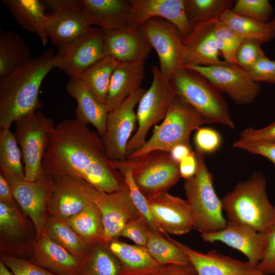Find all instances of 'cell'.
Here are the masks:
<instances>
[{
    "label": "cell",
    "mask_w": 275,
    "mask_h": 275,
    "mask_svg": "<svg viewBox=\"0 0 275 275\" xmlns=\"http://www.w3.org/2000/svg\"><path fill=\"white\" fill-rule=\"evenodd\" d=\"M42 163L51 176L81 180L107 193L118 190L124 181L111 164L102 138L75 119L56 125Z\"/></svg>",
    "instance_id": "6da1fadb"
},
{
    "label": "cell",
    "mask_w": 275,
    "mask_h": 275,
    "mask_svg": "<svg viewBox=\"0 0 275 275\" xmlns=\"http://www.w3.org/2000/svg\"><path fill=\"white\" fill-rule=\"evenodd\" d=\"M55 57L49 49L0 78V128H10L17 120L41 107L40 88L56 68Z\"/></svg>",
    "instance_id": "7a4b0ae2"
},
{
    "label": "cell",
    "mask_w": 275,
    "mask_h": 275,
    "mask_svg": "<svg viewBox=\"0 0 275 275\" xmlns=\"http://www.w3.org/2000/svg\"><path fill=\"white\" fill-rule=\"evenodd\" d=\"M227 221L245 224L267 234L275 226V206L266 192V179L260 172L240 181L222 198Z\"/></svg>",
    "instance_id": "3957f363"
},
{
    "label": "cell",
    "mask_w": 275,
    "mask_h": 275,
    "mask_svg": "<svg viewBox=\"0 0 275 275\" xmlns=\"http://www.w3.org/2000/svg\"><path fill=\"white\" fill-rule=\"evenodd\" d=\"M195 152L197 173L184 183L191 212L193 229L201 234L216 232L226 227L227 221L223 216L222 200L214 188L213 177L206 165L204 153L197 150Z\"/></svg>",
    "instance_id": "277c9868"
},
{
    "label": "cell",
    "mask_w": 275,
    "mask_h": 275,
    "mask_svg": "<svg viewBox=\"0 0 275 275\" xmlns=\"http://www.w3.org/2000/svg\"><path fill=\"white\" fill-rule=\"evenodd\" d=\"M170 81L176 95L196 109L210 124L234 128L225 99L203 75L183 67L173 74Z\"/></svg>",
    "instance_id": "5b68a950"
},
{
    "label": "cell",
    "mask_w": 275,
    "mask_h": 275,
    "mask_svg": "<svg viewBox=\"0 0 275 275\" xmlns=\"http://www.w3.org/2000/svg\"><path fill=\"white\" fill-rule=\"evenodd\" d=\"M205 124L210 123L196 109L177 95L162 123L154 126L150 138L127 158L154 151L169 153L179 144L191 145V133Z\"/></svg>",
    "instance_id": "8992f818"
},
{
    "label": "cell",
    "mask_w": 275,
    "mask_h": 275,
    "mask_svg": "<svg viewBox=\"0 0 275 275\" xmlns=\"http://www.w3.org/2000/svg\"><path fill=\"white\" fill-rule=\"evenodd\" d=\"M151 71V85L138 103V126L128 143L127 157L143 146L150 129L164 119L177 96L170 79L161 73L159 67L153 66Z\"/></svg>",
    "instance_id": "52a82bcc"
},
{
    "label": "cell",
    "mask_w": 275,
    "mask_h": 275,
    "mask_svg": "<svg viewBox=\"0 0 275 275\" xmlns=\"http://www.w3.org/2000/svg\"><path fill=\"white\" fill-rule=\"evenodd\" d=\"M15 123L14 134L21 152L24 180L35 181L41 173L43 157L56 125L51 118L38 111L20 118Z\"/></svg>",
    "instance_id": "ba28073f"
},
{
    "label": "cell",
    "mask_w": 275,
    "mask_h": 275,
    "mask_svg": "<svg viewBox=\"0 0 275 275\" xmlns=\"http://www.w3.org/2000/svg\"><path fill=\"white\" fill-rule=\"evenodd\" d=\"M113 161L131 169L134 182L145 196L167 191L181 177L179 164L169 152L154 151L135 158Z\"/></svg>",
    "instance_id": "9c48e42d"
},
{
    "label": "cell",
    "mask_w": 275,
    "mask_h": 275,
    "mask_svg": "<svg viewBox=\"0 0 275 275\" xmlns=\"http://www.w3.org/2000/svg\"><path fill=\"white\" fill-rule=\"evenodd\" d=\"M105 56L104 31L91 26L72 41L58 47L55 57L56 68L69 78H78Z\"/></svg>",
    "instance_id": "30bf717a"
},
{
    "label": "cell",
    "mask_w": 275,
    "mask_h": 275,
    "mask_svg": "<svg viewBox=\"0 0 275 275\" xmlns=\"http://www.w3.org/2000/svg\"><path fill=\"white\" fill-rule=\"evenodd\" d=\"M139 28L158 55L160 72L170 79L184 67L186 48L183 36L175 25L162 18H151Z\"/></svg>",
    "instance_id": "8fae6325"
},
{
    "label": "cell",
    "mask_w": 275,
    "mask_h": 275,
    "mask_svg": "<svg viewBox=\"0 0 275 275\" xmlns=\"http://www.w3.org/2000/svg\"><path fill=\"white\" fill-rule=\"evenodd\" d=\"M92 201L99 208L104 227L103 243L107 245L120 236L126 223L140 216L130 198L124 180L120 188L113 193L98 190L88 183Z\"/></svg>",
    "instance_id": "7c38bea8"
},
{
    "label": "cell",
    "mask_w": 275,
    "mask_h": 275,
    "mask_svg": "<svg viewBox=\"0 0 275 275\" xmlns=\"http://www.w3.org/2000/svg\"><path fill=\"white\" fill-rule=\"evenodd\" d=\"M207 78L221 92L226 93L236 104L252 103L261 92L259 83L247 71L237 64H224L210 66H185Z\"/></svg>",
    "instance_id": "4fadbf2b"
},
{
    "label": "cell",
    "mask_w": 275,
    "mask_h": 275,
    "mask_svg": "<svg viewBox=\"0 0 275 275\" xmlns=\"http://www.w3.org/2000/svg\"><path fill=\"white\" fill-rule=\"evenodd\" d=\"M146 91L140 88L108 113L106 131L102 139L109 160L122 161L126 159L127 146L137 123L134 108Z\"/></svg>",
    "instance_id": "5bb4252c"
},
{
    "label": "cell",
    "mask_w": 275,
    "mask_h": 275,
    "mask_svg": "<svg viewBox=\"0 0 275 275\" xmlns=\"http://www.w3.org/2000/svg\"><path fill=\"white\" fill-rule=\"evenodd\" d=\"M42 2L51 10L46 16L47 34L58 47L72 41L91 27L82 16L80 0Z\"/></svg>",
    "instance_id": "9a60e30c"
},
{
    "label": "cell",
    "mask_w": 275,
    "mask_h": 275,
    "mask_svg": "<svg viewBox=\"0 0 275 275\" xmlns=\"http://www.w3.org/2000/svg\"><path fill=\"white\" fill-rule=\"evenodd\" d=\"M5 178L10 185L14 198L32 221L39 237L44 230L47 221L46 211L52 186V176L43 166L41 173L35 181Z\"/></svg>",
    "instance_id": "2e32d148"
},
{
    "label": "cell",
    "mask_w": 275,
    "mask_h": 275,
    "mask_svg": "<svg viewBox=\"0 0 275 275\" xmlns=\"http://www.w3.org/2000/svg\"><path fill=\"white\" fill-rule=\"evenodd\" d=\"M129 2L131 6L129 28H138L151 18H162L175 25L184 39L195 26L187 15L185 0H129Z\"/></svg>",
    "instance_id": "e0dca14e"
},
{
    "label": "cell",
    "mask_w": 275,
    "mask_h": 275,
    "mask_svg": "<svg viewBox=\"0 0 275 275\" xmlns=\"http://www.w3.org/2000/svg\"><path fill=\"white\" fill-rule=\"evenodd\" d=\"M51 176L52 186L47 206L50 216L65 221L92 202L88 183L66 176Z\"/></svg>",
    "instance_id": "ac0fdd59"
},
{
    "label": "cell",
    "mask_w": 275,
    "mask_h": 275,
    "mask_svg": "<svg viewBox=\"0 0 275 275\" xmlns=\"http://www.w3.org/2000/svg\"><path fill=\"white\" fill-rule=\"evenodd\" d=\"M152 214L168 234L181 235L193 229L189 205L182 199L162 191L146 196Z\"/></svg>",
    "instance_id": "d6986e66"
},
{
    "label": "cell",
    "mask_w": 275,
    "mask_h": 275,
    "mask_svg": "<svg viewBox=\"0 0 275 275\" xmlns=\"http://www.w3.org/2000/svg\"><path fill=\"white\" fill-rule=\"evenodd\" d=\"M201 237L204 241H220L238 250L255 267L264 257L267 241V234L259 232L250 226L228 221L222 230L201 234Z\"/></svg>",
    "instance_id": "ffe728a7"
},
{
    "label": "cell",
    "mask_w": 275,
    "mask_h": 275,
    "mask_svg": "<svg viewBox=\"0 0 275 275\" xmlns=\"http://www.w3.org/2000/svg\"><path fill=\"white\" fill-rule=\"evenodd\" d=\"M167 238L185 254L197 275H266L248 261L233 258L215 250L202 253L169 236Z\"/></svg>",
    "instance_id": "44dd1931"
},
{
    "label": "cell",
    "mask_w": 275,
    "mask_h": 275,
    "mask_svg": "<svg viewBox=\"0 0 275 275\" xmlns=\"http://www.w3.org/2000/svg\"><path fill=\"white\" fill-rule=\"evenodd\" d=\"M104 31L106 55L119 63L145 62L152 49L140 28Z\"/></svg>",
    "instance_id": "7402d4cb"
},
{
    "label": "cell",
    "mask_w": 275,
    "mask_h": 275,
    "mask_svg": "<svg viewBox=\"0 0 275 275\" xmlns=\"http://www.w3.org/2000/svg\"><path fill=\"white\" fill-rule=\"evenodd\" d=\"M82 16L91 26L109 31L129 28L131 6L129 1L80 0Z\"/></svg>",
    "instance_id": "603a6c76"
},
{
    "label": "cell",
    "mask_w": 275,
    "mask_h": 275,
    "mask_svg": "<svg viewBox=\"0 0 275 275\" xmlns=\"http://www.w3.org/2000/svg\"><path fill=\"white\" fill-rule=\"evenodd\" d=\"M213 19L195 25L190 35L184 39L186 55L184 67L210 66L226 64L219 59Z\"/></svg>",
    "instance_id": "cb8c5ba5"
},
{
    "label": "cell",
    "mask_w": 275,
    "mask_h": 275,
    "mask_svg": "<svg viewBox=\"0 0 275 275\" xmlns=\"http://www.w3.org/2000/svg\"><path fill=\"white\" fill-rule=\"evenodd\" d=\"M33 262L57 275H76L81 262L44 231L35 245Z\"/></svg>",
    "instance_id": "d4e9b609"
},
{
    "label": "cell",
    "mask_w": 275,
    "mask_h": 275,
    "mask_svg": "<svg viewBox=\"0 0 275 275\" xmlns=\"http://www.w3.org/2000/svg\"><path fill=\"white\" fill-rule=\"evenodd\" d=\"M67 93L76 101L75 119L88 125L92 124L102 138L106 131L108 113L79 78H70L66 85Z\"/></svg>",
    "instance_id": "484cf974"
},
{
    "label": "cell",
    "mask_w": 275,
    "mask_h": 275,
    "mask_svg": "<svg viewBox=\"0 0 275 275\" xmlns=\"http://www.w3.org/2000/svg\"><path fill=\"white\" fill-rule=\"evenodd\" d=\"M144 76V62L120 63L112 74L104 104L108 113L141 88Z\"/></svg>",
    "instance_id": "4316f807"
},
{
    "label": "cell",
    "mask_w": 275,
    "mask_h": 275,
    "mask_svg": "<svg viewBox=\"0 0 275 275\" xmlns=\"http://www.w3.org/2000/svg\"><path fill=\"white\" fill-rule=\"evenodd\" d=\"M2 3L21 27L35 34L43 45L47 44L49 38L45 28L46 6L42 1L3 0Z\"/></svg>",
    "instance_id": "83f0119b"
},
{
    "label": "cell",
    "mask_w": 275,
    "mask_h": 275,
    "mask_svg": "<svg viewBox=\"0 0 275 275\" xmlns=\"http://www.w3.org/2000/svg\"><path fill=\"white\" fill-rule=\"evenodd\" d=\"M31 54L22 37L13 31H0V78L29 62Z\"/></svg>",
    "instance_id": "f1b7e54d"
},
{
    "label": "cell",
    "mask_w": 275,
    "mask_h": 275,
    "mask_svg": "<svg viewBox=\"0 0 275 275\" xmlns=\"http://www.w3.org/2000/svg\"><path fill=\"white\" fill-rule=\"evenodd\" d=\"M64 221L90 246L103 244L102 217L93 201L80 212Z\"/></svg>",
    "instance_id": "f546056e"
},
{
    "label": "cell",
    "mask_w": 275,
    "mask_h": 275,
    "mask_svg": "<svg viewBox=\"0 0 275 275\" xmlns=\"http://www.w3.org/2000/svg\"><path fill=\"white\" fill-rule=\"evenodd\" d=\"M107 247L121 262L124 270L150 271L157 270L162 266L150 255L145 247L117 240L111 242Z\"/></svg>",
    "instance_id": "4dcf8cb0"
},
{
    "label": "cell",
    "mask_w": 275,
    "mask_h": 275,
    "mask_svg": "<svg viewBox=\"0 0 275 275\" xmlns=\"http://www.w3.org/2000/svg\"><path fill=\"white\" fill-rule=\"evenodd\" d=\"M120 63L106 55L88 68L78 78L96 99L104 105L112 74Z\"/></svg>",
    "instance_id": "1f68e13d"
},
{
    "label": "cell",
    "mask_w": 275,
    "mask_h": 275,
    "mask_svg": "<svg viewBox=\"0 0 275 275\" xmlns=\"http://www.w3.org/2000/svg\"><path fill=\"white\" fill-rule=\"evenodd\" d=\"M44 231L81 262L87 257L92 246L88 245L65 221L50 216L46 221Z\"/></svg>",
    "instance_id": "d6a6232c"
},
{
    "label": "cell",
    "mask_w": 275,
    "mask_h": 275,
    "mask_svg": "<svg viewBox=\"0 0 275 275\" xmlns=\"http://www.w3.org/2000/svg\"><path fill=\"white\" fill-rule=\"evenodd\" d=\"M122 265L107 245L98 244L91 247L76 275H120Z\"/></svg>",
    "instance_id": "836d02e7"
},
{
    "label": "cell",
    "mask_w": 275,
    "mask_h": 275,
    "mask_svg": "<svg viewBox=\"0 0 275 275\" xmlns=\"http://www.w3.org/2000/svg\"><path fill=\"white\" fill-rule=\"evenodd\" d=\"M16 138L9 128L0 129V170L6 178L24 179L22 154Z\"/></svg>",
    "instance_id": "e575fe53"
},
{
    "label": "cell",
    "mask_w": 275,
    "mask_h": 275,
    "mask_svg": "<svg viewBox=\"0 0 275 275\" xmlns=\"http://www.w3.org/2000/svg\"><path fill=\"white\" fill-rule=\"evenodd\" d=\"M243 39L257 40L268 43L275 38L267 23L240 16L231 10L227 11L219 19Z\"/></svg>",
    "instance_id": "d590c367"
},
{
    "label": "cell",
    "mask_w": 275,
    "mask_h": 275,
    "mask_svg": "<svg viewBox=\"0 0 275 275\" xmlns=\"http://www.w3.org/2000/svg\"><path fill=\"white\" fill-rule=\"evenodd\" d=\"M145 248L161 266L190 264L187 256L179 248L155 230L150 229Z\"/></svg>",
    "instance_id": "8d00e7d4"
},
{
    "label": "cell",
    "mask_w": 275,
    "mask_h": 275,
    "mask_svg": "<svg viewBox=\"0 0 275 275\" xmlns=\"http://www.w3.org/2000/svg\"><path fill=\"white\" fill-rule=\"evenodd\" d=\"M112 166L123 176L126 184L132 202L139 215L147 223L151 229L155 230L167 237L168 234L160 227L154 218L146 196L142 193L133 179L130 167L118 164L110 160Z\"/></svg>",
    "instance_id": "74e56055"
},
{
    "label": "cell",
    "mask_w": 275,
    "mask_h": 275,
    "mask_svg": "<svg viewBox=\"0 0 275 275\" xmlns=\"http://www.w3.org/2000/svg\"><path fill=\"white\" fill-rule=\"evenodd\" d=\"M234 1L232 0H185L187 15L195 25L207 21L218 19L231 10Z\"/></svg>",
    "instance_id": "f35d334b"
},
{
    "label": "cell",
    "mask_w": 275,
    "mask_h": 275,
    "mask_svg": "<svg viewBox=\"0 0 275 275\" xmlns=\"http://www.w3.org/2000/svg\"><path fill=\"white\" fill-rule=\"evenodd\" d=\"M214 34L217 46L224 61L229 64H237L236 53L244 39L219 20L215 21Z\"/></svg>",
    "instance_id": "ab89813d"
},
{
    "label": "cell",
    "mask_w": 275,
    "mask_h": 275,
    "mask_svg": "<svg viewBox=\"0 0 275 275\" xmlns=\"http://www.w3.org/2000/svg\"><path fill=\"white\" fill-rule=\"evenodd\" d=\"M231 10L235 14L264 23L269 22L273 7L268 0H237Z\"/></svg>",
    "instance_id": "60d3db41"
},
{
    "label": "cell",
    "mask_w": 275,
    "mask_h": 275,
    "mask_svg": "<svg viewBox=\"0 0 275 275\" xmlns=\"http://www.w3.org/2000/svg\"><path fill=\"white\" fill-rule=\"evenodd\" d=\"M0 229L12 238H18L22 236V222L14 204L0 202Z\"/></svg>",
    "instance_id": "b9f144b4"
},
{
    "label": "cell",
    "mask_w": 275,
    "mask_h": 275,
    "mask_svg": "<svg viewBox=\"0 0 275 275\" xmlns=\"http://www.w3.org/2000/svg\"><path fill=\"white\" fill-rule=\"evenodd\" d=\"M262 42L254 39H244L236 53L237 64L246 71L265 56L261 48Z\"/></svg>",
    "instance_id": "7bdbcfd3"
},
{
    "label": "cell",
    "mask_w": 275,
    "mask_h": 275,
    "mask_svg": "<svg viewBox=\"0 0 275 275\" xmlns=\"http://www.w3.org/2000/svg\"><path fill=\"white\" fill-rule=\"evenodd\" d=\"M150 228L141 216L128 221L120 236L127 238L138 245L145 247L147 242Z\"/></svg>",
    "instance_id": "ee69618b"
},
{
    "label": "cell",
    "mask_w": 275,
    "mask_h": 275,
    "mask_svg": "<svg viewBox=\"0 0 275 275\" xmlns=\"http://www.w3.org/2000/svg\"><path fill=\"white\" fill-rule=\"evenodd\" d=\"M1 261L14 275H57L33 262L18 258L5 257Z\"/></svg>",
    "instance_id": "f6af8a7d"
},
{
    "label": "cell",
    "mask_w": 275,
    "mask_h": 275,
    "mask_svg": "<svg viewBox=\"0 0 275 275\" xmlns=\"http://www.w3.org/2000/svg\"><path fill=\"white\" fill-rule=\"evenodd\" d=\"M222 138L215 130L208 127H200L195 135L196 150L203 153H211L220 147Z\"/></svg>",
    "instance_id": "bcb514c9"
},
{
    "label": "cell",
    "mask_w": 275,
    "mask_h": 275,
    "mask_svg": "<svg viewBox=\"0 0 275 275\" xmlns=\"http://www.w3.org/2000/svg\"><path fill=\"white\" fill-rule=\"evenodd\" d=\"M247 72L255 82L275 85V61L265 55L258 60Z\"/></svg>",
    "instance_id": "7dc6e473"
},
{
    "label": "cell",
    "mask_w": 275,
    "mask_h": 275,
    "mask_svg": "<svg viewBox=\"0 0 275 275\" xmlns=\"http://www.w3.org/2000/svg\"><path fill=\"white\" fill-rule=\"evenodd\" d=\"M233 146L253 154L263 156L275 166V142L245 141L238 140L233 143Z\"/></svg>",
    "instance_id": "c3c4849f"
},
{
    "label": "cell",
    "mask_w": 275,
    "mask_h": 275,
    "mask_svg": "<svg viewBox=\"0 0 275 275\" xmlns=\"http://www.w3.org/2000/svg\"><path fill=\"white\" fill-rule=\"evenodd\" d=\"M257 268L264 274L275 275V226L267 234L265 254Z\"/></svg>",
    "instance_id": "681fc988"
},
{
    "label": "cell",
    "mask_w": 275,
    "mask_h": 275,
    "mask_svg": "<svg viewBox=\"0 0 275 275\" xmlns=\"http://www.w3.org/2000/svg\"><path fill=\"white\" fill-rule=\"evenodd\" d=\"M120 275H197L191 264L186 265H167L150 271L130 272L122 269Z\"/></svg>",
    "instance_id": "f907efd6"
},
{
    "label": "cell",
    "mask_w": 275,
    "mask_h": 275,
    "mask_svg": "<svg viewBox=\"0 0 275 275\" xmlns=\"http://www.w3.org/2000/svg\"><path fill=\"white\" fill-rule=\"evenodd\" d=\"M239 140L275 142V121L263 128L244 129L240 133Z\"/></svg>",
    "instance_id": "816d5d0a"
},
{
    "label": "cell",
    "mask_w": 275,
    "mask_h": 275,
    "mask_svg": "<svg viewBox=\"0 0 275 275\" xmlns=\"http://www.w3.org/2000/svg\"><path fill=\"white\" fill-rule=\"evenodd\" d=\"M179 164L181 177L186 180L194 177L198 170V160L196 152L193 151Z\"/></svg>",
    "instance_id": "f5cc1de1"
},
{
    "label": "cell",
    "mask_w": 275,
    "mask_h": 275,
    "mask_svg": "<svg viewBox=\"0 0 275 275\" xmlns=\"http://www.w3.org/2000/svg\"><path fill=\"white\" fill-rule=\"evenodd\" d=\"M13 195L8 181L0 174V202L13 204Z\"/></svg>",
    "instance_id": "db71d44e"
},
{
    "label": "cell",
    "mask_w": 275,
    "mask_h": 275,
    "mask_svg": "<svg viewBox=\"0 0 275 275\" xmlns=\"http://www.w3.org/2000/svg\"><path fill=\"white\" fill-rule=\"evenodd\" d=\"M193 152L191 145L179 144L175 146L169 152L172 158L179 162Z\"/></svg>",
    "instance_id": "11a10c76"
},
{
    "label": "cell",
    "mask_w": 275,
    "mask_h": 275,
    "mask_svg": "<svg viewBox=\"0 0 275 275\" xmlns=\"http://www.w3.org/2000/svg\"><path fill=\"white\" fill-rule=\"evenodd\" d=\"M0 275H14L2 261H0Z\"/></svg>",
    "instance_id": "9f6ffc18"
},
{
    "label": "cell",
    "mask_w": 275,
    "mask_h": 275,
    "mask_svg": "<svg viewBox=\"0 0 275 275\" xmlns=\"http://www.w3.org/2000/svg\"><path fill=\"white\" fill-rule=\"evenodd\" d=\"M267 24L269 26L271 31L272 32L273 35L275 36V13L272 19L270 21H269Z\"/></svg>",
    "instance_id": "6f0895ef"
}]
</instances>
